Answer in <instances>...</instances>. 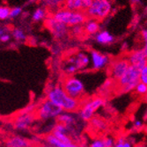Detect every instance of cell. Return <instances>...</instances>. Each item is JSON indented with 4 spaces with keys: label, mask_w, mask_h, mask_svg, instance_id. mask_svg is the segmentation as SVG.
<instances>
[{
    "label": "cell",
    "mask_w": 147,
    "mask_h": 147,
    "mask_svg": "<svg viewBox=\"0 0 147 147\" xmlns=\"http://www.w3.org/2000/svg\"><path fill=\"white\" fill-rule=\"evenodd\" d=\"M47 99L57 104L65 112L76 111L79 107V100L71 98L63 86H54L47 92Z\"/></svg>",
    "instance_id": "6da1fadb"
},
{
    "label": "cell",
    "mask_w": 147,
    "mask_h": 147,
    "mask_svg": "<svg viewBox=\"0 0 147 147\" xmlns=\"http://www.w3.org/2000/svg\"><path fill=\"white\" fill-rule=\"evenodd\" d=\"M140 69L134 65H130L123 77L118 81L119 91L124 93L135 90L137 86L140 83Z\"/></svg>",
    "instance_id": "7a4b0ae2"
},
{
    "label": "cell",
    "mask_w": 147,
    "mask_h": 147,
    "mask_svg": "<svg viewBox=\"0 0 147 147\" xmlns=\"http://www.w3.org/2000/svg\"><path fill=\"white\" fill-rule=\"evenodd\" d=\"M53 18L66 26H75L86 22V16L81 11H71L67 9H60L55 11Z\"/></svg>",
    "instance_id": "3957f363"
},
{
    "label": "cell",
    "mask_w": 147,
    "mask_h": 147,
    "mask_svg": "<svg viewBox=\"0 0 147 147\" xmlns=\"http://www.w3.org/2000/svg\"><path fill=\"white\" fill-rule=\"evenodd\" d=\"M111 11L112 4L109 0H93L86 14L93 20H104L110 14Z\"/></svg>",
    "instance_id": "277c9868"
},
{
    "label": "cell",
    "mask_w": 147,
    "mask_h": 147,
    "mask_svg": "<svg viewBox=\"0 0 147 147\" xmlns=\"http://www.w3.org/2000/svg\"><path fill=\"white\" fill-rule=\"evenodd\" d=\"M63 88L71 98L76 100H79L81 98L86 91L85 84L82 80L74 76L68 77L64 80Z\"/></svg>",
    "instance_id": "5b68a950"
},
{
    "label": "cell",
    "mask_w": 147,
    "mask_h": 147,
    "mask_svg": "<svg viewBox=\"0 0 147 147\" xmlns=\"http://www.w3.org/2000/svg\"><path fill=\"white\" fill-rule=\"evenodd\" d=\"M63 112V110L60 107L47 99L39 106L37 110V115L40 119L47 121V120L50 119H57Z\"/></svg>",
    "instance_id": "8992f818"
},
{
    "label": "cell",
    "mask_w": 147,
    "mask_h": 147,
    "mask_svg": "<svg viewBox=\"0 0 147 147\" xmlns=\"http://www.w3.org/2000/svg\"><path fill=\"white\" fill-rule=\"evenodd\" d=\"M105 104V101L102 98H93L92 100H89L82 108L78 113L79 118L83 121H90L92 118L94 113L100 109L101 107Z\"/></svg>",
    "instance_id": "52a82bcc"
},
{
    "label": "cell",
    "mask_w": 147,
    "mask_h": 147,
    "mask_svg": "<svg viewBox=\"0 0 147 147\" xmlns=\"http://www.w3.org/2000/svg\"><path fill=\"white\" fill-rule=\"evenodd\" d=\"M129 66L130 63L129 60L126 58H120L111 63L110 70H109L111 78L113 80L119 81L126 73V71L129 68Z\"/></svg>",
    "instance_id": "ba28073f"
},
{
    "label": "cell",
    "mask_w": 147,
    "mask_h": 147,
    "mask_svg": "<svg viewBox=\"0 0 147 147\" xmlns=\"http://www.w3.org/2000/svg\"><path fill=\"white\" fill-rule=\"evenodd\" d=\"M90 56H91L92 68L93 70L95 71L102 70L109 64V57L99 51L96 50L91 51Z\"/></svg>",
    "instance_id": "9c48e42d"
},
{
    "label": "cell",
    "mask_w": 147,
    "mask_h": 147,
    "mask_svg": "<svg viewBox=\"0 0 147 147\" xmlns=\"http://www.w3.org/2000/svg\"><path fill=\"white\" fill-rule=\"evenodd\" d=\"M93 0H65V9L71 11H87L92 5Z\"/></svg>",
    "instance_id": "30bf717a"
},
{
    "label": "cell",
    "mask_w": 147,
    "mask_h": 147,
    "mask_svg": "<svg viewBox=\"0 0 147 147\" xmlns=\"http://www.w3.org/2000/svg\"><path fill=\"white\" fill-rule=\"evenodd\" d=\"M34 115L33 114H20L14 120L13 127L18 130H26L34 123Z\"/></svg>",
    "instance_id": "8fae6325"
},
{
    "label": "cell",
    "mask_w": 147,
    "mask_h": 147,
    "mask_svg": "<svg viewBox=\"0 0 147 147\" xmlns=\"http://www.w3.org/2000/svg\"><path fill=\"white\" fill-rule=\"evenodd\" d=\"M127 59L129 60L130 65H134L140 70H142L147 64V57H145L143 49L132 51Z\"/></svg>",
    "instance_id": "7c38bea8"
},
{
    "label": "cell",
    "mask_w": 147,
    "mask_h": 147,
    "mask_svg": "<svg viewBox=\"0 0 147 147\" xmlns=\"http://www.w3.org/2000/svg\"><path fill=\"white\" fill-rule=\"evenodd\" d=\"M46 23H47L48 28L52 31L53 34L57 38H61L64 36L68 32V28H67L68 26L56 20L54 18L47 20Z\"/></svg>",
    "instance_id": "4fadbf2b"
},
{
    "label": "cell",
    "mask_w": 147,
    "mask_h": 147,
    "mask_svg": "<svg viewBox=\"0 0 147 147\" xmlns=\"http://www.w3.org/2000/svg\"><path fill=\"white\" fill-rule=\"evenodd\" d=\"M67 63L74 64L78 71H83L89 66L90 58L85 53H78L76 56L70 57Z\"/></svg>",
    "instance_id": "5bb4252c"
},
{
    "label": "cell",
    "mask_w": 147,
    "mask_h": 147,
    "mask_svg": "<svg viewBox=\"0 0 147 147\" xmlns=\"http://www.w3.org/2000/svg\"><path fill=\"white\" fill-rule=\"evenodd\" d=\"M5 147H29V142L21 136H12L5 141Z\"/></svg>",
    "instance_id": "9a60e30c"
},
{
    "label": "cell",
    "mask_w": 147,
    "mask_h": 147,
    "mask_svg": "<svg viewBox=\"0 0 147 147\" xmlns=\"http://www.w3.org/2000/svg\"><path fill=\"white\" fill-rule=\"evenodd\" d=\"M57 121L60 123H63L68 127H72L77 123L76 115L73 114V112H63L59 117L57 118Z\"/></svg>",
    "instance_id": "2e32d148"
},
{
    "label": "cell",
    "mask_w": 147,
    "mask_h": 147,
    "mask_svg": "<svg viewBox=\"0 0 147 147\" xmlns=\"http://www.w3.org/2000/svg\"><path fill=\"white\" fill-rule=\"evenodd\" d=\"M95 41L101 45H109L114 42L115 37L108 31H100L95 34Z\"/></svg>",
    "instance_id": "e0dca14e"
},
{
    "label": "cell",
    "mask_w": 147,
    "mask_h": 147,
    "mask_svg": "<svg viewBox=\"0 0 147 147\" xmlns=\"http://www.w3.org/2000/svg\"><path fill=\"white\" fill-rule=\"evenodd\" d=\"M46 141L52 147H78L77 144L72 143H64L59 139H57L53 134H49L46 137Z\"/></svg>",
    "instance_id": "ac0fdd59"
},
{
    "label": "cell",
    "mask_w": 147,
    "mask_h": 147,
    "mask_svg": "<svg viewBox=\"0 0 147 147\" xmlns=\"http://www.w3.org/2000/svg\"><path fill=\"white\" fill-rule=\"evenodd\" d=\"M85 30L89 34H96L100 32V24L96 21V20H90L86 24Z\"/></svg>",
    "instance_id": "d6986e66"
},
{
    "label": "cell",
    "mask_w": 147,
    "mask_h": 147,
    "mask_svg": "<svg viewBox=\"0 0 147 147\" xmlns=\"http://www.w3.org/2000/svg\"><path fill=\"white\" fill-rule=\"evenodd\" d=\"M45 15H46V12L42 8H37L33 13L32 19L34 21L38 22L40 20H42L45 18Z\"/></svg>",
    "instance_id": "ffe728a7"
},
{
    "label": "cell",
    "mask_w": 147,
    "mask_h": 147,
    "mask_svg": "<svg viewBox=\"0 0 147 147\" xmlns=\"http://www.w3.org/2000/svg\"><path fill=\"white\" fill-rule=\"evenodd\" d=\"M12 37L14 38L17 42H23L26 40V34L23 30L20 28H14L11 31Z\"/></svg>",
    "instance_id": "44dd1931"
},
{
    "label": "cell",
    "mask_w": 147,
    "mask_h": 147,
    "mask_svg": "<svg viewBox=\"0 0 147 147\" xmlns=\"http://www.w3.org/2000/svg\"><path fill=\"white\" fill-rule=\"evenodd\" d=\"M133 146L134 145H132V143L129 140L126 139L124 137H121L116 140L114 147H133Z\"/></svg>",
    "instance_id": "7402d4cb"
},
{
    "label": "cell",
    "mask_w": 147,
    "mask_h": 147,
    "mask_svg": "<svg viewBox=\"0 0 147 147\" xmlns=\"http://www.w3.org/2000/svg\"><path fill=\"white\" fill-rule=\"evenodd\" d=\"M52 134L54 135L57 139L64 142V143H72L71 138L67 135V134H64V133H61V132H58V131H56V130H53Z\"/></svg>",
    "instance_id": "603a6c76"
},
{
    "label": "cell",
    "mask_w": 147,
    "mask_h": 147,
    "mask_svg": "<svg viewBox=\"0 0 147 147\" xmlns=\"http://www.w3.org/2000/svg\"><path fill=\"white\" fill-rule=\"evenodd\" d=\"M10 39H11V35L8 33L7 28H2L1 30H0V41H1V42L3 43L8 42L10 41Z\"/></svg>",
    "instance_id": "cb8c5ba5"
},
{
    "label": "cell",
    "mask_w": 147,
    "mask_h": 147,
    "mask_svg": "<svg viewBox=\"0 0 147 147\" xmlns=\"http://www.w3.org/2000/svg\"><path fill=\"white\" fill-rule=\"evenodd\" d=\"M10 14H11V9L9 7L4 5L0 7V19H1V20L10 18Z\"/></svg>",
    "instance_id": "d4e9b609"
},
{
    "label": "cell",
    "mask_w": 147,
    "mask_h": 147,
    "mask_svg": "<svg viewBox=\"0 0 147 147\" xmlns=\"http://www.w3.org/2000/svg\"><path fill=\"white\" fill-rule=\"evenodd\" d=\"M92 125L93 127H95L97 129H105L107 128L106 123L103 121H101L100 119H98V118H93L92 120Z\"/></svg>",
    "instance_id": "484cf974"
},
{
    "label": "cell",
    "mask_w": 147,
    "mask_h": 147,
    "mask_svg": "<svg viewBox=\"0 0 147 147\" xmlns=\"http://www.w3.org/2000/svg\"><path fill=\"white\" fill-rule=\"evenodd\" d=\"M63 1L65 2V0H43V4L48 7L55 8L59 6Z\"/></svg>",
    "instance_id": "4316f807"
},
{
    "label": "cell",
    "mask_w": 147,
    "mask_h": 147,
    "mask_svg": "<svg viewBox=\"0 0 147 147\" xmlns=\"http://www.w3.org/2000/svg\"><path fill=\"white\" fill-rule=\"evenodd\" d=\"M135 91H136V92L138 93V94H139V95H146L147 96V85L140 82L137 86Z\"/></svg>",
    "instance_id": "83f0119b"
},
{
    "label": "cell",
    "mask_w": 147,
    "mask_h": 147,
    "mask_svg": "<svg viewBox=\"0 0 147 147\" xmlns=\"http://www.w3.org/2000/svg\"><path fill=\"white\" fill-rule=\"evenodd\" d=\"M140 82L147 85V64L141 70V73H140Z\"/></svg>",
    "instance_id": "f1b7e54d"
},
{
    "label": "cell",
    "mask_w": 147,
    "mask_h": 147,
    "mask_svg": "<svg viewBox=\"0 0 147 147\" xmlns=\"http://www.w3.org/2000/svg\"><path fill=\"white\" fill-rule=\"evenodd\" d=\"M89 147H106L105 143H104V139H100V138L94 139L90 144Z\"/></svg>",
    "instance_id": "f546056e"
},
{
    "label": "cell",
    "mask_w": 147,
    "mask_h": 147,
    "mask_svg": "<svg viewBox=\"0 0 147 147\" xmlns=\"http://www.w3.org/2000/svg\"><path fill=\"white\" fill-rule=\"evenodd\" d=\"M21 12H22V9L20 7H13L11 9L10 18H16L21 14Z\"/></svg>",
    "instance_id": "4dcf8cb0"
},
{
    "label": "cell",
    "mask_w": 147,
    "mask_h": 147,
    "mask_svg": "<svg viewBox=\"0 0 147 147\" xmlns=\"http://www.w3.org/2000/svg\"><path fill=\"white\" fill-rule=\"evenodd\" d=\"M83 31V28L81 26H72V29H71V32L74 35H79L80 34L82 33Z\"/></svg>",
    "instance_id": "1f68e13d"
},
{
    "label": "cell",
    "mask_w": 147,
    "mask_h": 147,
    "mask_svg": "<svg viewBox=\"0 0 147 147\" xmlns=\"http://www.w3.org/2000/svg\"><path fill=\"white\" fill-rule=\"evenodd\" d=\"M104 143H105V146L106 147H114L115 143L114 141V139L112 138H104Z\"/></svg>",
    "instance_id": "d6a6232c"
},
{
    "label": "cell",
    "mask_w": 147,
    "mask_h": 147,
    "mask_svg": "<svg viewBox=\"0 0 147 147\" xmlns=\"http://www.w3.org/2000/svg\"><path fill=\"white\" fill-rule=\"evenodd\" d=\"M34 105L31 104V105H28L25 109H23L20 114H32V112H34Z\"/></svg>",
    "instance_id": "836d02e7"
},
{
    "label": "cell",
    "mask_w": 147,
    "mask_h": 147,
    "mask_svg": "<svg viewBox=\"0 0 147 147\" xmlns=\"http://www.w3.org/2000/svg\"><path fill=\"white\" fill-rule=\"evenodd\" d=\"M141 34H142V38L144 40V45H147V28L143 29L142 32H141Z\"/></svg>",
    "instance_id": "e575fe53"
},
{
    "label": "cell",
    "mask_w": 147,
    "mask_h": 147,
    "mask_svg": "<svg viewBox=\"0 0 147 147\" xmlns=\"http://www.w3.org/2000/svg\"><path fill=\"white\" fill-rule=\"evenodd\" d=\"M112 84H113V79H112V78H111V79H110V78L107 79L106 81L104 82L103 88H109V87H111Z\"/></svg>",
    "instance_id": "d590c367"
},
{
    "label": "cell",
    "mask_w": 147,
    "mask_h": 147,
    "mask_svg": "<svg viewBox=\"0 0 147 147\" xmlns=\"http://www.w3.org/2000/svg\"><path fill=\"white\" fill-rule=\"evenodd\" d=\"M142 126H143V123L141 121H139V120H136V121L134 122V123H133V127H134L135 129H138L142 128Z\"/></svg>",
    "instance_id": "8d00e7d4"
},
{
    "label": "cell",
    "mask_w": 147,
    "mask_h": 147,
    "mask_svg": "<svg viewBox=\"0 0 147 147\" xmlns=\"http://www.w3.org/2000/svg\"><path fill=\"white\" fill-rule=\"evenodd\" d=\"M131 5H139L141 3V0H130Z\"/></svg>",
    "instance_id": "74e56055"
},
{
    "label": "cell",
    "mask_w": 147,
    "mask_h": 147,
    "mask_svg": "<svg viewBox=\"0 0 147 147\" xmlns=\"http://www.w3.org/2000/svg\"><path fill=\"white\" fill-rule=\"evenodd\" d=\"M143 51H144V55H145V57H147V45H144V47H143Z\"/></svg>",
    "instance_id": "f35d334b"
},
{
    "label": "cell",
    "mask_w": 147,
    "mask_h": 147,
    "mask_svg": "<svg viewBox=\"0 0 147 147\" xmlns=\"http://www.w3.org/2000/svg\"><path fill=\"white\" fill-rule=\"evenodd\" d=\"M133 147H146V146L143 144H135Z\"/></svg>",
    "instance_id": "ab89813d"
},
{
    "label": "cell",
    "mask_w": 147,
    "mask_h": 147,
    "mask_svg": "<svg viewBox=\"0 0 147 147\" xmlns=\"http://www.w3.org/2000/svg\"><path fill=\"white\" fill-rule=\"evenodd\" d=\"M28 1H29V2H35L36 0H28Z\"/></svg>",
    "instance_id": "60d3db41"
},
{
    "label": "cell",
    "mask_w": 147,
    "mask_h": 147,
    "mask_svg": "<svg viewBox=\"0 0 147 147\" xmlns=\"http://www.w3.org/2000/svg\"><path fill=\"white\" fill-rule=\"evenodd\" d=\"M145 101H146V103H147V96H146V98H145Z\"/></svg>",
    "instance_id": "b9f144b4"
}]
</instances>
